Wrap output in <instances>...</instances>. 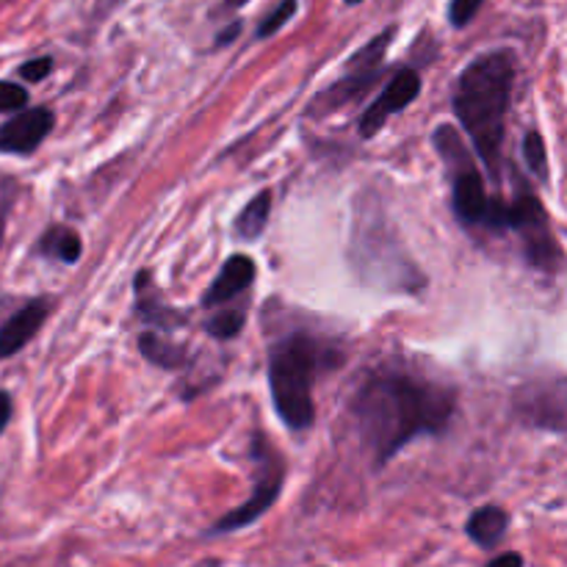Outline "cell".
I'll return each mask as SVG.
<instances>
[{
    "instance_id": "24",
    "label": "cell",
    "mask_w": 567,
    "mask_h": 567,
    "mask_svg": "<svg viewBox=\"0 0 567 567\" xmlns=\"http://www.w3.org/2000/svg\"><path fill=\"white\" fill-rule=\"evenodd\" d=\"M238 33H241V22L236 20V22H230V25H227L225 31L219 33V39H216V44H219V48H221V44H230L233 39H238Z\"/></svg>"
},
{
    "instance_id": "4",
    "label": "cell",
    "mask_w": 567,
    "mask_h": 567,
    "mask_svg": "<svg viewBox=\"0 0 567 567\" xmlns=\"http://www.w3.org/2000/svg\"><path fill=\"white\" fill-rule=\"evenodd\" d=\"M435 147L441 150L443 161H446L449 172H452L454 214L465 225H487L493 199L487 197L485 181H482L471 153L465 150V142L460 138V133L452 125H441L435 131Z\"/></svg>"
},
{
    "instance_id": "28",
    "label": "cell",
    "mask_w": 567,
    "mask_h": 567,
    "mask_svg": "<svg viewBox=\"0 0 567 567\" xmlns=\"http://www.w3.org/2000/svg\"><path fill=\"white\" fill-rule=\"evenodd\" d=\"M197 567H219L216 563H203V565H197Z\"/></svg>"
},
{
    "instance_id": "13",
    "label": "cell",
    "mask_w": 567,
    "mask_h": 567,
    "mask_svg": "<svg viewBox=\"0 0 567 567\" xmlns=\"http://www.w3.org/2000/svg\"><path fill=\"white\" fill-rule=\"evenodd\" d=\"M269 210H271V194L269 192H260L258 197L249 199L247 205H244V210L238 214L236 219V236L241 238V241H252V238H258L260 233L266 230V221H269Z\"/></svg>"
},
{
    "instance_id": "5",
    "label": "cell",
    "mask_w": 567,
    "mask_h": 567,
    "mask_svg": "<svg viewBox=\"0 0 567 567\" xmlns=\"http://www.w3.org/2000/svg\"><path fill=\"white\" fill-rule=\"evenodd\" d=\"M504 230H515L524 238L526 258L532 266L543 271H557L563 264V249H559L557 238H554L551 225H548V214L543 210L540 199L520 188L518 199L504 208Z\"/></svg>"
},
{
    "instance_id": "14",
    "label": "cell",
    "mask_w": 567,
    "mask_h": 567,
    "mask_svg": "<svg viewBox=\"0 0 567 567\" xmlns=\"http://www.w3.org/2000/svg\"><path fill=\"white\" fill-rule=\"evenodd\" d=\"M39 252L44 258L61 260V264H75L81 258V238L70 230V227H53L39 241Z\"/></svg>"
},
{
    "instance_id": "6",
    "label": "cell",
    "mask_w": 567,
    "mask_h": 567,
    "mask_svg": "<svg viewBox=\"0 0 567 567\" xmlns=\"http://www.w3.org/2000/svg\"><path fill=\"white\" fill-rule=\"evenodd\" d=\"M255 463H258V480H255V493L249 502H244L241 507L233 509L230 515L219 520L214 526V535H225V532L244 529V526L255 524L271 504L277 502L282 491V460L277 457L275 449L264 441V437H255Z\"/></svg>"
},
{
    "instance_id": "16",
    "label": "cell",
    "mask_w": 567,
    "mask_h": 567,
    "mask_svg": "<svg viewBox=\"0 0 567 567\" xmlns=\"http://www.w3.org/2000/svg\"><path fill=\"white\" fill-rule=\"evenodd\" d=\"M138 347H142V354L150 360V363L161 365V369H181L186 363V354H183L181 347L169 343L166 338L155 336V332H144L138 338Z\"/></svg>"
},
{
    "instance_id": "12",
    "label": "cell",
    "mask_w": 567,
    "mask_h": 567,
    "mask_svg": "<svg viewBox=\"0 0 567 567\" xmlns=\"http://www.w3.org/2000/svg\"><path fill=\"white\" fill-rule=\"evenodd\" d=\"M507 526H509V515L504 513L502 507H485L480 509V513L471 515L465 532H468V537L476 543V546L493 548L504 535H507Z\"/></svg>"
},
{
    "instance_id": "11",
    "label": "cell",
    "mask_w": 567,
    "mask_h": 567,
    "mask_svg": "<svg viewBox=\"0 0 567 567\" xmlns=\"http://www.w3.org/2000/svg\"><path fill=\"white\" fill-rule=\"evenodd\" d=\"M382 75V70H365V72H349L343 81L332 83L330 89H327L324 94H319L313 103L316 111H336L341 109V105L352 103V100H358L360 94L365 92V89L371 86V83L377 81V78Z\"/></svg>"
},
{
    "instance_id": "20",
    "label": "cell",
    "mask_w": 567,
    "mask_h": 567,
    "mask_svg": "<svg viewBox=\"0 0 567 567\" xmlns=\"http://www.w3.org/2000/svg\"><path fill=\"white\" fill-rule=\"evenodd\" d=\"M28 105V92L11 81H0V114H20Z\"/></svg>"
},
{
    "instance_id": "17",
    "label": "cell",
    "mask_w": 567,
    "mask_h": 567,
    "mask_svg": "<svg viewBox=\"0 0 567 567\" xmlns=\"http://www.w3.org/2000/svg\"><path fill=\"white\" fill-rule=\"evenodd\" d=\"M241 327H244L241 310H221V313H216L214 319L208 321V332L214 338H219V341H230V338H236L238 332H241Z\"/></svg>"
},
{
    "instance_id": "2",
    "label": "cell",
    "mask_w": 567,
    "mask_h": 567,
    "mask_svg": "<svg viewBox=\"0 0 567 567\" xmlns=\"http://www.w3.org/2000/svg\"><path fill=\"white\" fill-rule=\"evenodd\" d=\"M515 86V53L513 50H491L482 53L460 72L454 89V114L468 131L476 153L485 161L487 172L498 177L502 166V142L507 127L509 100Z\"/></svg>"
},
{
    "instance_id": "21",
    "label": "cell",
    "mask_w": 567,
    "mask_h": 567,
    "mask_svg": "<svg viewBox=\"0 0 567 567\" xmlns=\"http://www.w3.org/2000/svg\"><path fill=\"white\" fill-rule=\"evenodd\" d=\"M482 6H485V0H452V3H449V22H452L454 28H465L476 14H480Z\"/></svg>"
},
{
    "instance_id": "1",
    "label": "cell",
    "mask_w": 567,
    "mask_h": 567,
    "mask_svg": "<svg viewBox=\"0 0 567 567\" xmlns=\"http://www.w3.org/2000/svg\"><path fill=\"white\" fill-rule=\"evenodd\" d=\"M454 413V393L413 374H377L354 399V419L374 449L377 468L419 435H441Z\"/></svg>"
},
{
    "instance_id": "7",
    "label": "cell",
    "mask_w": 567,
    "mask_h": 567,
    "mask_svg": "<svg viewBox=\"0 0 567 567\" xmlns=\"http://www.w3.org/2000/svg\"><path fill=\"white\" fill-rule=\"evenodd\" d=\"M419 94H421L419 72L410 70V66L408 70H399L396 75L388 81V86L382 89L380 97H377L374 103L363 111V116H360V136L365 138L377 136V131H382V125H385L393 114L408 109Z\"/></svg>"
},
{
    "instance_id": "9",
    "label": "cell",
    "mask_w": 567,
    "mask_h": 567,
    "mask_svg": "<svg viewBox=\"0 0 567 567\" xmlns=\"http://www.w3.org/2000/svg\"><path fill=\"white\" fill-rule=\"evenodd\" d=\"M50 313V299H33L28 302L20 313L11 316L3 327H0V360L11 358V354L20 352L28 341L39 332V327L44 324Z\"/></svg>"
},
{
    "instance_id": "15",
    "label": "cell",
    "mask_w": 567,
    "mask_h": 567,
    "mask_svg": "<svg viewBox=\"0 0 567 567\" xmlns=\"http://www.w3.org/2000/svg\"><path fill=\"white\" fill-rule=\"evenodd\" d=\"M150 280L153 277L147 275V271H142L136 280V293H138V313L144 316L147 321H153V324H161V327H169L172 321H181V316L175 313V310L169 308V305L158 302L153 293V288H150Z\"/></svg>"
},
{
    "instance_id": "10",
    "label": "cell",
    "mask_w": 567,
    "mask_h": 567,
    "mask_svg": "<svg viewBox=\"0 0 567 567\" xmlns=\"http://www.w3.org/2000/svg\"><path fill=\"white\" fill-rule=\"evenodd\" d=\"M255 275H258V271H255V264L249 255H233V258H227V264L221 266L214 286L205 291L203 305L205 308H219V305L230 302V299H236L238 293H244L252 286Z\"/></svg>"
},
{
    "instance_id": "26",
    "label": "cell",
    "mask_w": 567,
    "mask_h": 567,
    "mask_svg": "<svg viewBox=\"0 0 567 567\" xmlns=\"http://www.w3.org/2000/svg\"><path fill=\"white\" fill-rule=\"evenodd\" d=\"M249 0H225V9L233 11V9H241V6H247Z\"/></svg>"
},
{
    "instance_id": "23",
    "label": "cell",
    "mask_w": 567,
    "mask_h": 567,
    "mask_svg": "<svg viewBox=\"0 0 567 567\" xmlns=\"http://www.w3.org/2000/svg\"><path fill=\"white\" fill-rule=\"evenodd\" d=\"M11 421V396L6 391H0V435H3V430L9 426Z\"/></svg>"
},
{
    "instance_id": "3",
    "label": "cell",
    "mask_w": 567,
    "mask_h": 567,
    "mask_svg": "<svg viewBox=\"0 0 567 567\" xmlns=\"http://www.w3.org/2000/svg\"><path fill=\"white\" fill-rule=\"evenodd\" d=\"M324 363V352L310 336H288L277 343L269 360V385L277 413L291 430L313 424V380Z\"/></svg>"
},
{
    "instance_id": "19",
    "label": "cell",
    "mask_w": 567,
    "mask_h": 567,
    "mask_svg": "<svg viewBox=\"0 0 567 567\" xmlns=\"http://www.w3.org/2000/svg\"><path fill=\"white\" fill-rule=\"evenodd\" d=\"M297 9H299L297 0H282V3L277 6V9H271L269 14H266V20L258 25V39L275 37V33L280 31V28L286 25L293 14H297Z\"/></svg>"
},
{
    "instance_id": "25",
    "label": "cell",
    "mask_w": 567,
    "mask_h": 567,
    "mask_svg": "<svg viewBox=\"0 0 567 567\" xmlns=\"http://www.w3.org/2000/svg\"><path fill=\"white\" fill-rule=\"evenodd\" d=\"M487 567H524V559H520L518 554H504V557L493 559Z\"/></svg>"
},
{
    "instance_id": "8",
    "label": "cell",
    "mask_w": 567,
    "mask_h": 567,
    "mask_svg": "<svg viewBox=\"0 0 567 567\" xmlns=\"http://www.w3.org/2000/svg\"><path fill=\"white\" fill-rule=\"evenodd\" d=\"M53 122L55 116L50 109L20 111L0 127V153H33L48 138V133L53 131Z\"/></svg>"
},
{
    "instance_id": "27",
    "label": "cell",
    "mask_w": 567,
    "mask_h": 567,
    "mask_svg": "<svg viewBox=\"0 0 567 567\" xmlns=\"http://www.w3.org/2000/svg\"><path fill=\"white\" fill-rule=\"evenodd\" d=\"M363 3V0H347V6H360Z\"/></svg>"
},
{
    "instance_id": "18",
    "label": "cell",
    "mask_w": 567,
    "mask_h": 567,
    "mask_svg": "<svg viewBox=\"0 0 567 567\" xmlns=\"http://www.w3.org/2000/svg\"><path fill=\"white\" fill-rule=\"evenodd\" d=\"M524 158L529 164V169L535 172L537 177L546 181L548 177V161H546V144H543V136L537 131H532L529 136L524 138Z\"/></svg>"
},
{
    "instance_id": "22",
    "label": "cell",
    "mask_w": 567,
    "mask_h": 567,
    "mask_svg": "<svg viewBox=\"0 0 567 567\" xmlns=\"http://www.w3.org/2000/svg\"><path fill=\"white\" fill-rule=\"evenodd\" d=\"M53 72V59H48V55H42V59H31L25 61V64L20 66V75L25 78V81H44V78Z\"/></svg>"
}]
</instances>
